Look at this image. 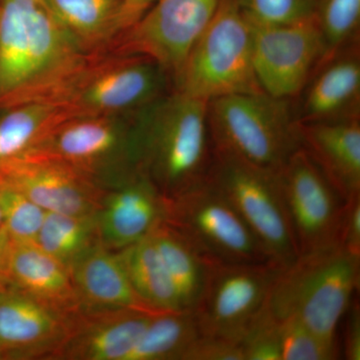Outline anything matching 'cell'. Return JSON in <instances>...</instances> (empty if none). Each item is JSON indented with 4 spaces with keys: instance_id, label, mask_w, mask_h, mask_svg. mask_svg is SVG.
Returning <instances> with one entry per match:
<instances>
[{
    "instance_id": "cell-29",
    "label": "cell",
    "mask_w": 360,
    "mask_h": 360,
    "mask_svg": "<svg viewBox=\"0 0 360 360\" xmlns=\"http://www.w3.org/2000/svg\"><path fill=\"white\" fill-rule=\"evenodd\" d=\"M4 226L13 243H34L46 212L18 189L0 180Z\"/></svg>"
},
{
    "instance_id": "cell-16",
    "label": "cell",
    "mask_w": 360,
    "mask_h": 360,
    "mask_svg": "<svg viewBox=\"0 0 360 360\" xmlns=\"http://www.w3.org/2000/svg\"><path fill=\"white\" fill-rule=\"evenodd\" d=\"M298 144L343 200L360 194L359 117L295 122Z\"/></svg>"
},
{
    "instance_id": "cell-13",
    "label": "cell",
    "mask_w": 360,
    "mask_h": 360,
    "mask_svg": "<svg viewBox=\"0 0 360 360\" xmlns=\"http://www.w3.org/2000/svg\"><path fill=\"white\" fill-rule=\"evenodd\" d=\"M0 180L46 212L98 214L99 191L92 175L46 156L27 153L0 165Z\"/></svg>"
},
{
    "instance_id": "cell-34",
    "label": "cell",
    "mask_w": 360,
    "mask_h": 360,
    "mask_svg": "<svg viewBox=\"0 0 360 360\" xmlns=\"http://www.w3.org/2000/svg\"><path fill=\"white\" fill-rule=\"evenodd\" d=\"M336 245L360 258V194L345 201L336 233Z\"/></svg>"
},
{
    "instance_id": "cell-4",
    "label": "cell",
    "mask_w": 360,
    "mask_h": 360,
    "mask_svg": "<svg viewBox=\"0 0 360 360\" xmlns=\"http://www.w3.org/2000/svg\"><path fill=\"white\" fill-rule=\"evenodd\" d=\"M253 30L236 0H222L174 77L177 90L206 103L264 92L253 68Z\"/></svg>"
},
{
    "instance_id": "cell-35",
    "label": "cell",
    "mask_w": 360,
    "mask_h": 360,
    "mask_svg": "<svg viewBox=\"0 0 360 360\" xmlns=\"http://www.w3.org/2000/svg\"><path fill=\"white\" fill-rule=\"evenodd\" d=\"M345 356L348 360H360V307L352 302L345 312Z\"/></svg>"
},
{
    "instance_id": "cell-32",
    "label": "cell",
    "mask_w": 360,
    "mask_h": 360,
    "mask_svg": "<svg viewBox=\"0 0 360 360\" xmlns=\"http://www.w3.org/2000/svg\"><path fill=\"white\" fill-rule=\"evenodd\" d=\"M239 345L245 360H281L279 321L265 303L253 317Z\"/></svg>"
},
{
    "instance_id": "cell-15",
    "label": "cell",
    "mask_w": 360,
    "mask_h": 360,
    "mask_svg": "<svg viewBox=\"0 0 360 360\" xmlns=\"http://www.w3.org/2000/svg\"><path fill=\"white\" fill-rule=\"evenodd\" d=\"M68 316L20 290L0 286V359L58 350L75 326Z\"/></svg>"
},
{
    "instance_id": "cell-22",
    "label": "cell",
    "mask_w": 360,
    "mask_h": 360,
    "mask_svg": "<svg viewBox=\"0 0 360 360\" xmlns=\"http://www.w3.org/2000/svg\"><path fill=\"white\" fill-rule=\"evenodd\" d=\"M148 236L174 281L182 309L193 310L214 262L208 260L193 243L163 220L153 227Z\"/></svg>"
},
{
    "instance_id": "cell-17",
    "label": "cell",
    "mask_w": 360,
    "mask_h": 360,
    "mask_svg": "<svg viewBox=\"0 0 360 360\" xmlns=\"http://www.w3.org/2000/svg\"><path fill=\"white\" fill-rule=\"evenodd\" d=\"M295 122H335L359 117V47L348 46L319 66L302 90Z\"/></svg>"
},
{
    "instance_id": "cell-8",
    "label": "cell",
    "mask_w": 360,
    "mask_h": 360,
    "mask_svg": "<svg viewBox=\"0 0 360 360\" xmlns=\"http://www.w3.org/2000/svg\"><path fill=\"white\" fill-rule=\"evenodd\" d=\"M163 221L174 227L212 262H269L243 217L207 181L175 198H165Z\"/></svg>"
},
{
    "instance_id": "cell-37",
    "label": "cell",
    "mask_w": 360,
    "mask_h": 360,
    "mask_svg": "<svg viewBox=\"0 0 360 360\" xmlns=\"http://www.w3.org/2000/svg\"><path fill=\"white\" fill-rule=\"evenodd\" d=\"M11 240L4 226L0 227V286H7V265L11 253Z\"/></svg>"
},
{
    "instance_id": "cell-14",
    "label": "cell",
    "mask_w": 360,
    "mask_h": 360,
    "mask_svg": "<svg viewBox=\"0 0 360 360\" xmlns=\"http://www.w3.org/2000/svg\"><path fill=\"white\" fill-rule=\"evenodd\" d=\"M28 153L63 161L91 175L115 153L129 156L135 165L134 127L129 129L120 116L70 117Z\"/></svg>"
},
{
    "instance_id": "cell-20",
    "label": "cell",
    "mask_w": 360,
    "mask_h": 360,
    "mask_svg": "<svg viewBox=\"0 0 360 360\" xmlns=\"http://www.w3.org/2000/svg\"><path fill=\"white\" fill-rule=\"evenodd\" d=\"M7 286L66 314H75L82 305L70 269L34 243L13 241Z\"/></svg>"
},
{
    "instance_id": "cell-23",
    "label": "cell",
    "mask_w": 360,
    "mask_h": 360,
    "mask_svg": "<svg viewBox=\"0 0 360 360\" xmlns=\"http://www.w3.org/2000/svg\"><path fill=\"white\" fill-rule=\"evenodd\" d=\"M120 257L135 293L146 307L156 312L186 310L150 236L125 248Z\"/></svg>"
},
{
    "instance_id": "cell-30",
    "label": "cell",
    "mask_w": 360,
    "mask_h": 360,
    "mask_svg": "<svg viewBox=\"0 0 360 360\" xmlns=\"http://www.w3.org/2000/svg\"><path fill=\"white\" fill-rule=\"evenodd\" d=\"M281 360L338 359V342L316 335L295 319L279 321Z\"/></svg>"
},
{
    "instance_id": "cell-26",
    "label": "cell",
    "mask_w": 360,
    "mask_h": 360,
    "mask_svg": "<svg viewBox=\"0 0 360 360\" xmlns=\"http://www.w3.org/2000/svg\"><path fill=\"white\" fill-rule=\"evenodd\" d=\"M200 335L193 310L158 312L127 360H182Z\"/></svg>"
},
{
    "instance_id": "cell-6",
    "label": "cell",
    "mask_w": 360,
    "mask_h": 360,
    "mask_svg": "<svg viewBox=\"0 0 360 360\" xmlns=\"http://www.w3.org/2000/svg\"><path fill=\"white\" fill-rule=\"evenodd\" d=\"M167 75L146 56L96 51L49 103L60 105L70 117L139 112L163 96Z\"/></svg>"
},
{
    "instance_id": "cell-21",
    "label": "cell",
    "mask_w": 360,
    "mask_h": 360,
    "mask_svg": "<svg viewBox=\"0 0 360 360\" xmlns=\"http://www.w3.org/2000/svg\"><path fill=\"white\" fill-rule=\"evenodd\" d=\"M70 271L82 304L108 309L155 311L135 293L120 255H112L101 243H94L87 248L71 264Z\"/></svg>"
},
{
    "instance_id": "cell-12",
    "label": "cell",
    "mask_w": 360,
    "mask_h": 360,
    "mask_svg": "<svg viewBox=\"0 0 360 360\" xmlns=\"http://www.w3.org/2000/svg\"><path fill=\"white\" fill-rule=\"evenodd\" d=\"M298 255L335 245L345 200L302 148L278 172Z\"/></svg>"
},
{
    "instance_id": "cell-11",
    "label": "cell",
    "mask_w": 360,
    "mask_h": 360,
    "mask_svg": "<svg viewBox=\"0 0 360 360\" xmlns=\"http://www.w3.org/2000/svg\"><path fill=\"white\" fill-rule=\"evenodd\" d=\"M222 0H156L148 13L116 35L115 53L151 58L176 77Z\"/></svg>"
},
{
    "instance_id": "cell-33",
    "label": "cell",
    "mask_w": 360,
    "mask_h": 360,
    "mask_svg": "<svg viewBox=\"0 0 360 360\" xmlns=\"http://www.w3.org/2000/svg\"><path fill=\"white\" fill-rule=\"evenodd\" d=\"M182 360H245L239 343L200 335L184 354Z\"/></svg>"
},
{
    "instance_id": "cell-18",
    "label": "cell",
    "mask_w": 360,
    "mask_h": 360,
    "mask_svg": "<svg viewBox=\"0 0 360 360\" xmlns=\"http://www.w3.org/2000/svg\"><path fill=\"white\" fill-rule=\"evenodd\" d=\"M165 198L139 170L108 198L99 212L98 229L104 243L127 248L148 236L165 217Z\"/></svg>"
},
{
    "instance_id": "cell-38",
    "label": "cell",
    "mask_w": 360,
    "mask_h": 360,
    "mask_svg": "<svg viewBox=\"0 0 360 360\" xmlns=\"http://www.w3.org/2000/svg\"><path fill=\"white\" fill-rule=\"evenodd\" d=\"M4 226V219H2L1 207H0V227Z\"/></svg>"
},
{
    "instance_id": "cell-10",
    "label": "cell",
    "mask_w": 360,
    "mask_h": 360,
    "mask_svg": "<svg viewBox=\"0 0 360 360\" xmlns=\"http://www.w3.org/2000/svg\"><path fill=\"white\" fill-rule=\"evenodd\" d=\"M253 28V68L260 89L283 101L300 96L326 56L314 16L288 25Z\"/></svg>"
},
{
    "instance_id": "cell-36",
    "label": "cell",
    "mask_w": 360,
    "mask_h": 360,
    "mask_svg": "<svg viewBox=\"0 0 360 360\" xmlns=\"http://www.w3.org/2000/svg\"><path fill=\"white\" fill-rule=\"evenodd\" d=\"M155 2L156 0H122L116 18L115 37L141 20Z\"/></svg>"
},
{
    "instance_id": "cell-19",
    "label": "cell",
    "mask_w": 360,
    "mask_h": 360,
    "mask_svg": "<svg viewBox=\"0 0 360 360\" xmlns=\"http://www.w3.org/2000/svg\"><path fill=\"white\" fill-rule=\"evenodd\" d=\"M155 314L142 309L108 311L77 330L72 328L59 354L72 359L127 360Z\"/></svg>"
},
{
    "instance_id": "cell-2",
    "label": "cell",
    "mask_w": 360,
    "mask_h": 360,
    "mask_svg": "<svg viewBox=\"0 0 360 360\" xmlns=\"http://www.w3.org/2000/svg\"><path fill=\"white\" fill-rule=\"evenodd\" d=\"M136 169L172 198L206 181L213 158L207 103L176 91L139 111L134 125Z\"/></svg>"
},
{
    "instance_id": "cell-3",
    "label": "cell",
    "mask_w": 360,
    "mask_h": 360,
    "mask_svg": "<svg viewBox=\"0 0 360 360\" xmlns=\"http://www.w3.org/2000/svg\"><path fill=\"white\" fill-rule=\"evenodd\" d=\"M359 279L360 258L335 243L298 255L281 270L265 305L278 321L295 319L336 341V329Z\"/></svg>"
},
{
    "instance_id": "cell-31",
    "label": "cell",
    "mask_w": 360,
    "mask_h": 360,
    "mask_svg": "<svg viewBox=\"0 0 360 360\" xmlns=\"http://www.w3.org/2000/svg\"><path fill=\"white\" fill-rule=\"evenodd\" d=\"M255 26L288 25L314 16V0H236Z\"/></svg>"
},
{
    "instance_id": "cell-24",
    "label": "cell",
    "mask_w": 360,
    "mask_h": 360,
    "mask_svg": "<svg viewBox=\"0 0 360 360\" xmlns=\"http://www.w3.org/2000/svg\"><path fill=\"white\" fill-rule=\"evenodd\" d=\"M0 116V165L34 148L56 125L70 118L49 101L21 104Z\"/></svg>"
},
{
    "instance_id": "cell-7",
    "label": "cell",
    "mask_w": 360,
    "mask_h": 360,
    "mask_svg": "<svg viewBox=\"0 0 360 360\" xmlns=\"http://www.w3.org/2000/svg\"><path fill=\"white\" fill-rule=\"evenodd\" d=\"M206 181L243 217L270 262L283 269L295 262L300 255L284 205L278 172L213 149Z\"/></svg>"
},
{
    "instance_id": "cell-28",
    "label": "cell",
    "mask_w": 360,
    "mask_h": 360,
    "mask_svg": "<svg viewBox=\"0 0 360 360\" xmlns=\"http://www.w3.org/2000/svg\"><path fill=\"white\" fill-rule=\"evenodd\" d=\"M314 18L326 45L323 65L356 39L360 0H314Z\"/></svg>"
},
{
    "instance_id": "cell-9",
    "label": "cell",
    "mask_w": 360,
    "mask_h": 360,
    "mask_svg": "<svg viewBox=\"0 0 360 360\" xmlns=\"http://www.w3.org/2000/svg\"><path fill=\"white\" fill-rule=\"evenodd\" d=\"M281 270L269 262L212 264L193 309L201 335L240 343Z\"/></svg>"
},
{
    "instance_id": "cell-5",
    "label": "cell",
    "mask_w": 360,
    "mask_h": 360,
    "mask_svg": "<svg viewBox=\"0 0 360 360\" xmlns=\"http://www.w3.org/2000/svg\"><path fill=\"white\" fill-rule=\"evenodd\" d=\"M213 149L278 172L300 148L288 101L260 94L221 96L207 103Z\"/></svg>"
},
{
    "instance_id": "cell-1",
    "label": "cell",
    "mask_w": 360,
    "mask_h": 360,
    "mask_svg": "<svg viewBox=\"0 0 360 360\" xmlns=\"http://www.w3.org/2000/svg\"><path fill=\"white\" fill-rule=\"evenodd\" d=\"M94 53L45 0H0V110L51 101Z\"/></svg>"
},
{
    "instance_id": "cell-25",
    "label": "cell",
    "mask_w": 360,
    "mask_h": 360,
    "mask_svg": "<svg viewBox=\"0 0 360 360\" xmlns=\"http://www.w3.org/2000/svg\"><path fill=\"white\" fill-rule=\"evenodd\" d=\"M52 13L85 51H101L115 37L122 0H45Z\"/></svg>"
},
{
    "instance_id": "cell-27",
    "label": "cell",
    "mask_w": 360,
    "mask_h": 360,
    "mask_svg": "<svg viewBox=\"0 0 360 360\" xmlns=\"http://www.w3.org/2000/svg\"><path fill=\"white\" fill-rule=\"evenodd\" d=\"M98 214L46 212L34 245L70 269L71 264L96 243L94 236L98 229Z\"/></svg>"
}]
</instances>
